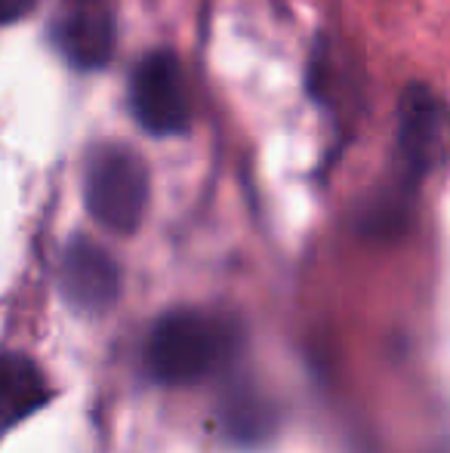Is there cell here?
<instances>
[{
    "label": "cell",
    "instance_id": "6",
    "mask_svg": "<svg viewBox=\"0 0 450 453\" xmlns=\"http://www.w3.org/2000/svg\"><path fill=\"white\" fill-rule=\"evenodd\" d=\"M53 47L62 53L68 65L80 72L103 68L114 53V22L105 10L96 6H80L65 12L53 28Z\"/></svg>",
    "mask_w": 450,
    "mask_h": 453
},
{
    "label": "cell",
    "instance_id": "3",
    "mask_svg": "<svg viewBox=\"0 0 450 453\" xmlns=\"http://www.w3.org/2000/svg\"><path fill=\"white\" fill-rule=\"evenodd\" d=\"M130 108L155 136H176L192 124V102L179 59L167 50L149 53L130 78Z\"/></svg>",
    "mask_w": 450,
    "mask_h": 453
},
{
    "label": "cell",
    "instance_id": "8",
    "mask_svg": "<svg viewBox=\"0 0 450 453\" xmlns=\"http://www.w3.org/2000/svg\"><path fill=\"white\" fill-rule=\"evenodd\" d=\"M37 6V0H0V25L19 22L22 16H28Z\"/></svg>",
    "mask_w": 450,
    "mask_h": 453
},
{
    "label": "cell",
    "instance_id": "4",
    "mask_svg": "<svg viewBox=\"0 0 450 453\" xmlns=\"http://www.w3.org/2000/svg\"><path fill=\"white\" fill-rule=\"evenodd\" d=\"M450 155V114L429 87H410L398 108V157L416 182Z\"/></svg>",
    "mask_w": 450,
    "mask_h": 453
},
{
    "label": "cell",
    "instance_id": "2",
    "mask_svg": "<svg viewBox=\"0 0 450 453\" xmlns=\"http://www.w3.org/2000/svg\"><path fill=\"white\" fill-rule=\"evenodd\" d=\"M84 201L103 228L130 234L149 210V167L120 142H103L90 151L84 170Z\"/></svg>",
    "mask_w": 450,
    "mask_h": 453
},
{
    "label": "cell",
    "instance_id": "1",
    "mask_svg": "<svg viewBox=\"0 0 450 453\" xmlns=\"http://www.w3.org/2000/svg\"><path fill=\"white\" fill-rule=\"evenodd\" d=\"M234 352V327L198 309L161 315L145 340V373L161 386H194L213 376Z\"/></svg>",
    "mask_w": 450,
    "mask_h": 453
},
{
    "label": "cell",
    "instance_id": "7",
    "mask_svg": "<svg viewBox=\"0 0 450 453\" xmlns=\"http://www.w3.org/2000/svg\"><path fill=\"white\" fill-rule=\"evenodd\" d=\"M50 401L43 370L16 352L0 355V432L12 429Z\"/></svg>",
    "mask_w": 450,
    "mask_h": 453
},
{
    "label": "cell",
    "instance_id": "5",
    "mask_svg": "<svg viewBox=\"0 0 450 453\" xmlns=\"http://www.w3.org/2000/svg\"><path fill=\"white\" fill-rule=\"evenodd\" d=\"M59 290L68 305L87 315L111 309L120 293V269L109 257V250L90 238H74L62 253Z\"/></svg>",
    "mask_w": 450,
    "mask_h": 453
}]
</instances>
